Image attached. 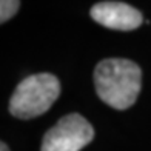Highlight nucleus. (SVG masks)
<instances>
[{"label":"nucleus","mask_w":151,"mask_h":151,"mask_svg":"<svg viewBox=\"0 0 151 151\" xmlns=\"http://www.w3.org/2000/svg\"><path fill=\"white\" fill-rule=\"evenodd\" d=\"M94 86L99 99L116 109H127L139 97L142 71L128 59H104L94 70Z\"/></svg>","instance_id":"f257e3e1"},{"label":"nucleus","mask_w":151,"mask_h":151,"mask_svg":"<svg viewBox=\"0 0 151 151\" xmlns=\"http://www.w3.org/2000/svg\"><path fill=\"white\" fill-rule=\"evenodd\" d=\"M60 94V82L51 73L23 79L9 100V113L17 119H34L45 114Z\"/></svg>","instance_id":"f03ea898"},{"label":"nucleus","mask_w":151,"mask_h":151,"mask_svg":"<svg viewBox=\"0 0 151 151\" xmlns=\"http://www.w3.org/2000/svg\"><path fill=\"white\" fill-rule=\"evenodd\" d=\"M94 139V129L77 113L63 116L43 136L40 151H80Z\"/></svg>","instance_id":"7ed1b4c3"},{"label":"nucleus","mask_w":151,"mask_h":151,"mask_svg":"<svg viewBox=\"0 0 151 151\" xmlns=\"http://www.w3.org/2000/svg\"><path fill=\"white\" fill-rule=\"evenodd\" d=\"M90 14L94 22L116 31H133L143 23L142 12L123 2L96 3Z\"/></svg>","instance_id":"20e7f679"},{"label":"nucleus","mask_w":151,"mask_h":151,"mask_svg":"<svg viewBox=\"0 0 151 151\" xmlns=\"http://www.w3.org/2000/svg\"><path fill=\"white\" fill-rule=\"evenodd\" d=\"M20 2L17 0H0V23L8 20L19 11Z\"/></svg>","instance_id":"39448f33"},{"label":"nucleus","mask_w":151,"mask_h":151,"mask_svg":"<svg viewBox=\"0 0 151 151\" xmlns=\"http://www.w3.org/2000/svg\"><path fill=\"white\" fill-rule=\"evenodd\" d=\"M0 151H9L8 145H6V143H3V142H0Z\"/></svg>","instance_id":"423d86ee"}]
</instances>
